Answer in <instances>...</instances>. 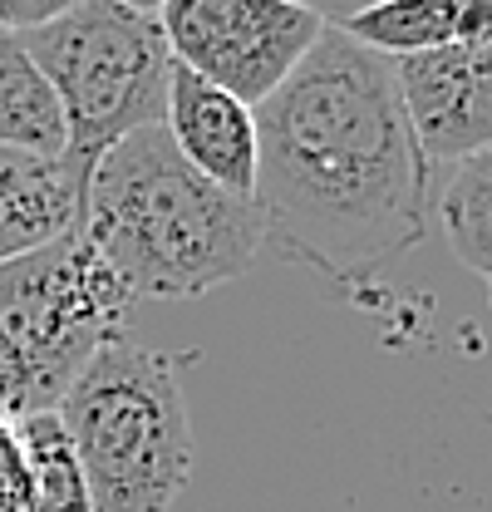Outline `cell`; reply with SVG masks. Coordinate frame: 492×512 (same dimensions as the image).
I'll return each mask as SVG.
<instances>
[{"instance_id":"obj_1","label":"cell","mask_w":492,"mask_h":512,"mask_svg":"<svg viewBox=\"0 0 492 512\" xmlns=\"http://www.w3.org/2000/svg\"><path fill=\"white\" fill-rule=\"evenodd\" d=\"M429 178L394 60L325 25L291 79L256 104V212L266 247L365 286L424 242Z\"/></svg>"},{"instance_id":"obj_2","label":"cell","mask_w":492,"mask_h":512,"mask_svg":"<svg viewBox=\"0 0 492 512\" xmlns=\"http://www.w3.org/2000/svg\"><path fill=\"white\" fill-rule=\"evenodd\" d=\"M79 237L133 301H192L237 281L266 247L256 202L207 183L163 124L128 133L94 163Z\"/></svg>"},{"instance_id":"obj_3","label":"cell","mask_w":492,"mask_h":512,"mask_svg":"<svg viewBox=\"0 0 492 512\" xmlns=\"http://www.w3.org/2000/svg\"><path fill=\"white\" fill-rule=\"evenodd\" d=\"M60 424L94 512H168L192 478V424L178 355L133 340L104 345L64 389Z\"/></svg>"},{"instance_id":"obj_4","label":"cell","mask_w":492,"mask_h":512,"mask_svg":"<svg viewBox=\"0 0 492 512\" xmlns=\"http://www.w3.org/2000/svg\"><path fill=\"white\" fill-rule=\"evenodd\" d=\"M133 296L99 252L69 232L0 266V419L55 414L79 370L123 340Z\"/></svg>"},{"instance_id":"obj_5","label":"cell","mask_w":492,"mask_h":512,"mask_svg":"<svg viewBox=\"0 0 492 512\" xmlns=\"http://www.w3.org/2000/svg\"><path fill=\"white\" fill-rule=\"evenodd\" d=\"M64 114V163L89 183L94 163L138 128L163 124L173 50L158 5L69 0L60 15L25 35Z\"/></svg>"},{"instance_id":"obj_6","label":"cell","mask_w":492,"mask_h":512,"mask_svg":"<svg viewBox=\"0 0 492 512\" xmlns=\"http://www.w3.org/2000/svg\"><path fill=\"white\" fill-rule=\"evenodd\" d=\"M158 20L173 60L246 109L266 104L325 30L320 10L291 0H168Z\"/></svg>"},{"instance_id":"obj_7","label":"cell","mask_w":492,"mask_h":512,"mask_svg":"<svg viewBox=\"0 0 492 512\" xmlns=\"http://www.w3.org/2000/svg\"><path fill=\"white\" fill-rule=\"evenodd\" d=\"M394 79L429 163H468L492 148V35L394 60Z\"/></svg>"},{"instance_id":"obj_8","label":"cell","mask_w":492,"mask_h":512,"mask_svg":"<svg viewBox=\"0 0 492 512\" xmlns=\"http://www.w3.org/2000/svg\"><path fill=\"white\" fill-rule=\"evenodd\" d=\"M163 128H168L173 148L207 183L251 202V192H256V109H246L227 89L207 84L202 74L173 64Z\"/></svg>"},{"instance_id":"obj_9","label":"cell","mask_w":492,"mask_h":512,"mask_svg":"<svg viewBox=\"0 0 492 512\" xmlns=\"http://www.w3.org/2000/svg\"><path fill=\"white\" fill-rule=\"evenodd\" d=\"M84 178L64 158L0 148V266L79 232Z\"/></svg>"},{"instance_id":"obj_10","label":"cell","mask_w":492,"mask_h":512,"mask_svg":"<svg viewBox=\"0 0 492 512\" xmlns=\"http://www.w3.org/2000/svg\"><path fill=\"white\" fill-rule=\"evenodd\" d=\"M340 30L384 60H414L492 35V0H384L345 15Z\"/></svg>"},{"instance_id":"obj_11","label":"cell","mask_w":492,"mask_h":512,"mask_svg":"<svg viewBox=\"0 0 492 512\" xmlns=\"http://www.w3.org/2000/svg\"><path fill=\"white\" fill-rule=\"evenodd\" d=\"M0 148L64 158V114L50 79L40 74L25 35L0 30Z\"/></svg>"},{"instance_id":"obj_12","label":"cell","mask_w":492,"mask_h":512,"mask_svg":"<svg viewBox=\"0 0 492 512\" xmlns=\"http://www.w3.org/2000/svg\"><path fill=\"white\" fill-rule=\"evenodd\" d=\"M438 227H443L453 256L492 296V148L458 163L453 183L438 197Z\"/></svg>"},{"instance_id":"obj_13","label":"cell","mask_w":492,"mask_h":512,"mask_svg":"<svg viewBox=\"0 0 492 512\" xmlns=\"http://www.w3.org/2000/svg\"><path fill=\"white\" fill-rule=\"evenodd\" d=\"M20 444H25V463H30V512H94L84 468L74 458L60 414L20 419Z\"/></svg>"},{"instance_id":"obj_14","label":"cell","mask_w":492,"mask_h":512,"mask_svg":"<svg viewBox=\"0 0 492 512\" xmlns=\"http://www.w3.org/2000/svg\"><path fill=\"white\" fill-rule=\"evenodd\" d=\"M0 512H30V463L10 419H0Z\"/></svg>"},{"instance_id":"obj_15","label":"cell","mask_w":492,"mask_h":512,"mask_svg":"<svg viewBox=\"0 0 492 512\" xmlns=\"http://www.w3.org/2000/svg\"><path fill=\"white\" fill-rule=\"evenodd\" d=\"M69 0H0V30H15V35H30L40 25H50Z\"/></svg>"}]
</instances>
